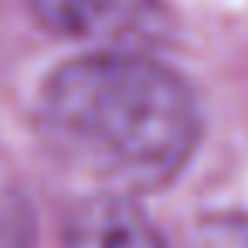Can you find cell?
<instances>
[{
    "mask_svg": "<svg viewBox=\"0 0 248 248\" xmlns=\"http://www.w3.org/2000/svg\"><path fill=\"white\" fill-rule=\"evenodd\" d=\"M38 126L62 163L133 197L163 190L187 167L201 109L170 65L109 48L68 58L41 82Z\"/></svg>",
    "mask_w": 248,
    "mask_h": 248,
    "instance_id": "1",
    "label": "cell"
},
{
    "mask_svg": "<svg viewBox=\"0 0 248 248\" xmlns=\"http://www.w3.org/2000/svg\"><path fill=\"white\" fill-rule=\"evenodd\" d=\"M28 4L48 31L116 45V51H133L129 45H150L170 31V11L163 0H28Z\"/></svg>",
    "mask_w": 248,
    "mask_h": 248,
    "instance_id": "2",
    "label": "cell"
},
{
    "mask_svg": "<svg viewBox=\"0 0 248 248\" xmlns=\"http://www.w3.org/2000/svg\"><path fill=\"white\" fill-rule=\"evenodd\" d=\"M62 248H167V241L133 197L102 190L72 207Z\"/></svg>",
    "mask_w": 248,
    "mask_h": 248,
    "instance_id": "3",
    "label": "cell"
},
{
    "mask_svg": "<svg viewBox=\"0 0 248 248\" xmlns=\"http://www.w3.org/2000/svg\"><path fill=\"white\" fill-rule=\"evenodd\" d=\"M190 248H248L245 211H211L190 224Z\"/></svg>",
    "mask_w": 248,
    "mask_h": 248,
    "instance_id": "4",
    "label": "cell"
}]
</instances>
